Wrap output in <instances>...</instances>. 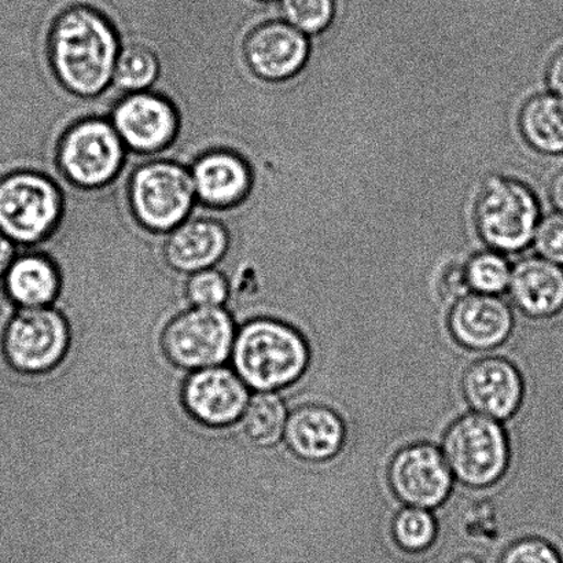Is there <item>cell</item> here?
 <instances>
[{
	"instance_id": "31",
	"label": "cell",
	"mask_w": 563,
	"mask_h": 563,
	"mask_svg": "<svg viewBox=\"0 0 563 563\" xmlns=\"http://www.w3.org/2000/svg\"><path fill=\"white\" fill-rule=\"evenodd\" d=\"M549 82L553 91L563 98V49L550 65Z\"/></svg>"
},
{
	"instance_id": "25",
	"label": "cell",
	"mask_w": 563,
	"mask_h": 563,
	"mask_svg": "<svg viewBox=\"0 0 563 563\" xmlns=\"http://www.w3.org/2000/svg\"><path fill=\"white\" fill-rule=\"evenodd\" d=\"M282 16L303 33H319L331 24L335 0H279Z\"/></svg>"
},
{
	"instance_id": "7",
	"label": "cell",
	"mask_w": 563,
	"mask_h": 563,
	"mask_svg": "<svg viewBox=\"0 0 563 563\" xmlns=\"http://www.w3.org/2000/svg\"><path fill=\"white\" fill-rule=\"evenodd\" d=\"M109 120L129 148L125 168L173 145L179 131V115L167 98L151 90L125 92L114 103Z\"/></svg>"
},
{
	"instance_id": "11",
	"label": "cell",
	"mask_w": 563,
	"mask_h": 563,
	"mask_svg": "<svg viewBox=\"0 0 563 563\" xmlns=\"http://www.w3.org/2000/svg\"><path fill=\"white\" fill-rule=\"evenodd\" d=\"M389 483L395 495L410 507L435 509L451 494L452 474L441 452L429 443L400 450L389 467Z\"/></svg>"
},
{
	"instance_id": "15",
	"label": "cell",
	"mask_w": 563,
	"mask_h": 563,
	"mask_svg": "<svg viewBox=\"0 0 563 563\" xmlns=\"http://www.w3.org/2000/svg\"><path fill=\"white\" fill-rule=\"evenodd\" d=\"M247 389L228 368H202L185 386L187 411L208 427H225L244 416Z\"/></svg>"
},
{
	"instance_id": "14",
	"label": "cell",
	"mask_w": 563,
	"mask_h": 563,
	"mask_svg": "<svg viewBox=\"0 0 563 563\" xmlns=\"http://www.w3.org/2000/svg\"><path fill=\"white\" fill-rule=\"evenodd\" d=\"M463 394L468 405L484 417L509 419L522 402L523 383L515 364L504 357L473 363L463 375Z\"/></svg>"
},
{
	"instance_id": "4",
	"label": "cell",
	"mask_w": 563,
	"mask_h": 563,
	"mask_svg": "<svg viewBox=\"0 0 563 563\" xmlns=\"http://www.w3.org/2000/svg\"><path fill=\"white\" fill-rule=\"evenodd\" d=\"M129 202L143 229L168 234L191 217L197 192L190 168L169 159L136 165L130 175Z\"/></svg>"
},
{
	"instance_id": "3",
	"label": "cell",
	"mask_w": 563,
	"mask_h": 563,
	"mask_svg": "<svg viewBox=\"0 0 563 563\" xmlns=\"http://www.w3.org/2000/svg\"><path fill=\"white\" fill-rule=\"evenodd\" d=\"M64 191L48 175L16 169L0 176V233L19 250L43 244L64 214Z\"/></svg>"
},
{
	"instance_id": "22",
	"label": "cell",
	"mask_w": 563,
	"mask_h": 563,
	"mask_svg": "<svg viewBox=\"0 0 563 563\" xmlns=\"http://www.w3.org/2000/svg\"><path fill=\"white\" fill-rule=\"evenodd\" d=\"M159 74L157 55L140 43L121 46L115 60L113 85L119 92L151 90Z\"/></svg>"
},
{
	"instance_id": "16",
	"label": "cell",
	"mask_w": 563,
	"mask_h": 563,
	"mask_svg": "<svg viewBox=\"0 0 563 563\" xmlns=\"http://www.w3.org/2000/svg\"><path fill=\"white\" fill-rule=\"evenodd\" d=\"M190 173L197 192L196 206L207 209H231L240 206L252 189L250 165L230 151L203 153Z\"/></svg>"
},
{
	"instance_id": "23",
	"label": "cell",
	"mask_w": 563,
	"mask_h": 563,
	"mask_svg": "<svg viewBox=\"0 0 563 563\" xmlns=\"http://www.w3.org/2000/svg\"><path fill=\"white\" fill-rule=\"evenodd\" d=\"M286 407L277 395L263 391L247 402L244 429L253 443L262 446L277 444L286 428Z\"/></svg>"
},
{
	"instance_id": "10",
	"label": "cell",
	"mask_w": 563,
	"mask_h": 563,
	"mask_svg": "<svg viewBox=\"0 0 563 563\" xmlns=\"http://www.w3.org/2000/svg\"><path fill=\"white\" fill-rule=\"evenodd\" d=\"M233 342V323L220 308H192L173 320L163 336L165 355L185 368H208L223 363Z\"/></svg>"
},
{
	"instance_id": "5",
	"label": "cell",
	"mask_w": 563,
	"mask_h": 563,
	"mask_svg": "<svg viewBox=\"0 0 563 563\" xmlns=\"http://www.w3.org/2000/svg\"><path fill=\"white\" fill-rule=\"evenodd\" d=\"M129 148L107 118H86L71 124L57 146L63 179L81 190L112 185L124 169Z\"/></svg>"
},
{
	"instance_id": "27",
	"label": "cell",
	"mask_w": 563,
	"mask_h": 563,
	"mask_svg": "<svg viewBox=\"0 0 563 563\" xmlns=\"http://www.w3.org/2000/svg\"><path fill=\"white\" fill-rule=\"evenodd\" d=\"M230 280L218 267L190 274L186 280V297L198 308H220L230 295Z\"/></svg>"
},
{
	"instance_id": "21",
	"label": "cell",
	"mask_w": 563,
	"mask_h": 563,
	"mask_svg": "<svg viewBox=\"0 0 563 563\" xmlns=\"http://www.w3.org/2000/svg\"><path fill=\"white\" fill-rule=\"evenodd\" d=\"M521 129L539 152L563 153V98L545 93L529 99L522 109Z\"/></svg>"
},
{
	"instance_id": "6",
	"label": "cell",
	"mask_w": 563,
	"mask_h": 563,
	"mask_svg": "<svg viewBox=\"0 0 563 563\" xmlns=\"http://www.w3.org/2000/svg\"><path fill=\"white\" fill-rule=\"evenodd\" d=\"M445 461L467 487H490L509 467V441L493 418L471 413L452 423L444 435Z\"/></svg>"
},
{
	"instance_id": "33",
	"label": "cell",
	"mask_w": 563,
	"mask_h": 563,
	"mask_svg": "<svg viewBox=\"0 0 563 563\" xmlns=\"http://www.w3.org/2000/svg\"><path fill=\"white\" fill-rule=\"evenodd\" d=\"M451 563H483V562L473 555H461V556H457V559L452 561Z\"/></svg>"
},
{
	"instance_id": "28",
	"label": "cell",
	"mask_w": 563,
	"mask_h": 563,
	"mask_svg": "<svg viewBox=\"0 0 563 563\" xmlns=\"http://www.w3.org/2000/svg\"><path fill=\"white\" fill-rule=\"evenodd\" d=\"M500 563H562V560L548 540L529 538L512 543Z\"/></svg>"
},
{
	"instance_id": "2",
	"label": "cell",
	"mask_w": 563,
	"mask_h": 563,
	"mask_svg": "<svg viewBox=\"0 0 563 563\" xmlns=\"http://www.w3.org/2000/svg\"><path fill=\"white\" fill-rule=\"evenodd\" d=\"M233 361L245 384L273 390L295 383L309 363L307 342L295 329L272 319L255 320L234 342Z\"/></svg>"
},
{
	"instance_id": "17",
	"label": "cell",
	"mask_w": 563,
	"mask_h": 563,
	"mask_svg": "<svg viewBox=\"0 0 563 563\" xmlns=\"http://www.w3.org/2000/svg\"><path fill=\"white\" fill-rule=\"evenodd\" d=\"M515 319L505 301L493 295L463 297L450 317V329L457 342L472 350H490L504 344Z\"/></svg>"
},
{
	"instance_id": "18",
	"label": "cell",
	"mask_w": 563,
	"mask_h": 563,
	"mask_svg": "<svg viewBox=\"0 0 563 563\" xmlns=\"http://www.w3.org/2000/svg\"><path fill=\"white\" fill-rule=\"evenodd\" d=\"M286 443L301 460L324 462L342 450L345 427L334 410L325 406L297 408L287 419Z\"/></svg>"
},
{
	"instance_id": "12",
	"label": "cell",
	"mask_w": 563,
	"mask_h": 563,
	"mask_svg": "<svg viewBox=\"0 0 563 563\" xmlns=\"http://www.w3.org/2000/svg\"><path fill=\"white\" fill-rule=\"evenodd\" d=\"M247 65L258 79L282 82L295 77L306 65L309 44L306 33L285 20H268L247 35Z\"/></svg>"
},
{
	"instance_id": "30",
	"label": "cell",
	"mask_w": 563,
	"mask_h": 563,
	"mask_svg": "<svg viewBox=\"0 0 563 563\" xmlns=\"http://www.w3.org/2000/svg\"><path fill=\"white\" fill-rule=\"evenodd\" d=\"M16 256H19V246L3 233H0V278H4Z\"/></svg>"
},
{
	"instance_id": "8",
	"label": "cell",
	"mask_w": 563,
	"mask_h": 563,
	"mask_svg": "<svg viewBox=\"0 0 563 563\" xmlns=\"http://www.w3.org/2000/svg\"><path fill=\"white\" fill-rule=\"evenodd\" d=\"M538 220V201L527 186L500 176L485 181L477 223L490 246L505 252L522 250L533 239Z\"/></svg>"
},
{
	"instance_id": "9",
	"label": "cell",
	"mask_w": 563,
	"mask_h": 563,
	"mask_svg": "<svg viewBox=\"0 0 563 563\" xmlns=\"http://www.w3.org/2000/svg\"><path fill=\"white\" fill-rule=\"evenodd\" d=\"M69 345V330L63 314L46 307L22 308L10 320L3 335V351L16 372H48L63 361Z\"/></svg>"
},
{
	"instance_id": "13",
	"label": "cell",
	"mask_w": 563,
	"mask_h": 563,
	"mask_svg": "<svg viewBox=\"0 0 563 563\" xmlns=\"http://www.w3.org/2000/svg\"><path fill=\"white\" fill-rule=\"evenodd\" d=\"M230 246V235L219 220L191 217L165 234L163 255L168 266L179 274H195L218 267Z\"/></svg>"
},
{
	"instance_id": "29",
	"label": "cell",
	"mask_w": 563,
	"mask_h": 563,
	"mask_svg": "<svg viewBox=\"0 0 563 563\" xmlns=\"http://www.w3.org/2000/svg\"><path fill=\"white\" fill-rule=\"evenodd\" d=\"M537 246L550 262L563 264V214H553L540 224Z\"/></svg>"
},
{
	"instance_id": "34",
	"label": "cell",
	"mask_w": 563,
	"mask_h": 563,
	"mask_svg": "<svg viewBox=\"0 0 563 563\" xmlns=\"http://www.w3.org/2000/svg\"><path fill=\"white\" fill-rule=\"evenodd\" d=\"M253 2H257V3H274V2H278V0H253Z\"/></svg>"
},
{
	"instance_id": "32",
	"label": "cell",
	"mask_w": 563,
	"mask_h": 563,
	"mask_svg": "<svg viewBox=\"0 0 563 563\" xmlns=\"http://www.w3.org/2000/svg\"><path fill=\"white\" fill-rule=\"evenodd\" d=\"M551 196H553L555 206L563 212V173L556 176L553 187H551Z\"/></svg>"
},
{
	"instance_id": "24",
	"label": "cell",
	"mask_w": 563,
	"mask_h": 563,
	"mask_svg": "<svg viewBox=\"0 0 563 563\" xmlns=\"http://www.w3.org/2000/svg\"><path fill=\"white\" fill-rule=\"evenodd\" d=\"M391 529L399 548L408 553H421L430 549L438 537V522L434 517L419 507L401 510Z\"/></svg>"
},
{
	"instance_id": "19",
	"label": "cell",
	"mask_w": 563,
	"mask_h": 563,
	"mask_svg": "<svg viewBox=\"0 0 563 563\" xmlns=\"http://www.w3.org/2000/svg\"><path fill=\"white\" fill-rule=\"evenodd\" d=\"M511 296L531 318H549L563 309V272L544 258L517 264L510 279Z\"/></svg>"
},
{
	"instance_id": "1",
	"label": "cell",
	"mask_w": 563,
	"mask_h": 563,
	"mask_svg": "<svg viewBox=\"0 0 563 563\" xmlns=\"http://www.w3.org/2000/svg\"><path fill=\"white\" fill-rule=\"evenodd\" d=\"M120 49L118 31L96 5L66 4L49 25V64L60 86L76 97L98 98L112 87Z\"/></svg>"
},
{
	"instance_id": "26",
	"label": "cell",
	"mask_w": 563,
	"mask_h": 563,
	"mask_svg": "<svg viewBox=\"0 0 563 563\" xmlns=\"http://www.w3.org/2000/svg\"><path fill=\"white\" fill-rule=\"evenodd\" d=\"M465 274L468 286L483 295L504 291L511 279L509 263L496 253L474 256Z\"/></svg>"
},
{
	"instance_id": "20",
	"label": "cell",
	"mask_w": 563,
	"mask_h": 563,
	"mask_svg": "<svg viewBox=\"0 0 563 563\" xmlns=\"http://www.w3.org/2000/svg\"><path fill=\"white\" fill-rule=\"evenodd\" d=\"M19 253L3 278L5 295L22 308L48 306L63 287L57 264L42 252L20 250Z\"/></svg>"
}]
</instances>
